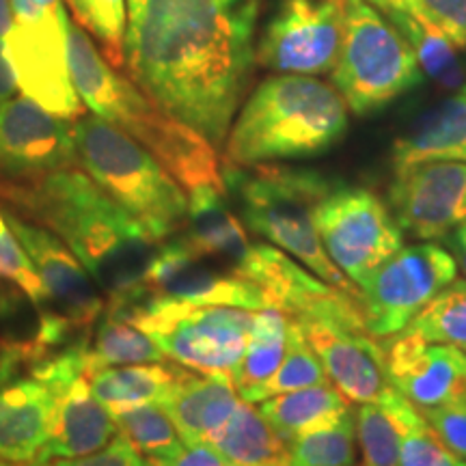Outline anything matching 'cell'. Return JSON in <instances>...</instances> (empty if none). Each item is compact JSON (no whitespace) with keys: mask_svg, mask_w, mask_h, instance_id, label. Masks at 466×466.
I'll list each match as a JSON object with an SVG mask.
<instances>
[{"mask_svg":"<svg viewBox=\"0 0 466 466\" xmlns=\"http://www.w3.org/2000/svg\"><path fill=\"white\" fill-rule=\"evenodd\" d=\"M55 404V387L28 371L17 350H9L0 370V460H37L48 441Z\"/></svg>","mask_w":466,"mask_h":466,"instance_id":"obj_19","label":"cell"},{"mask_svg":"<svg viewBox=\"0 0 466 466\" xmlns=\"http://www.w3.org/2000/svg\"><path fill=\"white\" fill-rule=\"evenodd\" d=\"M447 240H450V253L466 275V223L460 225L458 229H453L451 236H447Z\"/></svg>","mask_w":466,"mask_h":466,"instance_id":"obj_42","label":"cell"},{"mask_svg":"<svg viewBox=\"0 0 466 466\" xmlns=\"http://www.w3.org/2000/svg\"><path fill=\"white\" fill-rule=\"evenodd\" d=\"M124 67L158 106L223 149L255 66L259 0H126Z\"/></svg>","mask_w":466,"mask_h":466,"instance_id":"obj_1","label":"cell"},{"mask_svg":"<svg viewBox=\"0 0 466 466\" xmlns=\"http://www.w3.org/2000/svg\"><path fill=\"white\" fill-rule=\"evenodd\" d=\"M376 401L389 412L401 434L400 466H466V460L447 450L419 408L393 387L384 389Z\"/></svg>","mask_w":466,"mask_h":466,"instance_id":"obj_28","label":"cell"},{"mask_svg":"<svg viewBox=\"0 0 466 466\" xmlns=\"http://www.w3.org/2000/svg\"><path fill=\"white\" fill-rule=\"evenodd\" d=\"M121 311L158 343L173 363L199 374L231 376L247 352L255 313L238 307L190 305L151 294Z\"/></svg>","mask_w":466,"mask_h":466,"instance_id":"obj_8","label":"cell"},{"mask_svg":"<svg viewBox=\"0 0 466 466\" xmlns=\"http://www.w3.org/2000/svg\"><path fill=\"white\" fill-rule=\"evenodd\" d=\"M231 374H199L177 365L171 391L160 401L186 445L209 442L240 404Z\"/></svg>","mask_w":466,"mask_h":466,"instance_id":"obj_20","label":"cell"},{"mask_svg":"<svg viewBox=\"0 0 466 466\" xmlns=\"http://www.w3.org/2000/svg\"><path fill=\"white\" fill-rule=\"evenodd\" d=\"M0 199L55 233L86 268L106 305L130 309L149 296L145 270L158 242L78 167L5 186Z\"/></svg>","mask_w":466,"mask_h":466,"instance_id":"obj_2","label":"cell"},{"mask_svg":"<svg viewBox=\"0 0 466 466\" xmlns=\"http://www.w3.org/2000/svg\"><path fill=\"white\" fill-rule=\"evenodd\" d=\"M223 184L250 233L299 259L324 283L360 296L357 285L329 258L313 223L318 203L335 188V182L318 171L272 162L255 167L223 162Z\"/></svg>","mask_w":466,"mask_h":466,"instance_id":"obj_5","label":"cell"},{"mask_svg":"<svg viewBox=\"0 0 466 466\" xmlns=\"http://www.w3.org/2000/svg\"><path fill=\"white\" fill-rule=\"evenodd\" d=\"M404 330L425 341L466 350V281L456 279L441 289Z\"/></svg>","mask_w":466,"mask_h":466,"instance_id":"obj_30","label":"cell"},{"mask_svg":"<svg viewBox=\"0 0 466 466\" xmlns=\"http://www.w3.org/2000/svg\"><path fill=\"white\" fill-rule=\"evenodd\" d=\"M186 195L188 220L179 233H184L199 253L238 275L253 242L238 212H233L227 201L225 186H201Z\"/></svg>","mask_w":466,"mask_h":466,"instance_id":"obj_21","label":"cell"},{"mask_svg":"<svg viewBox=\"0 0 466 466\" xmlns=\"http://www.w3.org/2000/svg\"><path fill=\"white\" fill-rule=\"evenodd\" d=\"M322 363H319L318 354L309 346L305 335L299 329L294 319H289L288 329V346H285V357L275 371V376L268 380L259 393L255 395V401H264L272 395H281L289 391H299V389L318 387V384H329ZM253 401V404H255Z\"/></svg>","mask_w":466,"mask_h":466,"instance_id":"obj_33","label":"cell"},{"mask_svg":"<svg viewBox=\"0 0 466 466\" xmlns=\"http://www.w3.org/2000/svg\"><path fill=\"white\" fill-rule=\"evenodd\" d=\"M370 3H371V5H374V7H378V9H380V7H382V5H384V3H387V0H370Z\"/></svg>","mask_w":466,"mask_h":466,"instance_id":"obj_46","label":"cell"},{"mask_svg":"<svg viewBox=\"0 0 466 466\" xmlns=\"http://www.w3.org/2000/svg\"><path fill=\"white\" fill-rule=\"evenodd\" d=\"M354 423L363 466H400L401 434L378 401L359 404L354 410Z\"/></svg>","mask_w":466,"mask_h":466,"instance_id":"obj_35","label":"cell"},{"mask_svg":"<svg viewBox=\"0 0 466 466\" xmlns=\"http://www.w3.org/2000/svg\"><path fill=\"white\" fill-rule=\"evenodd\" d=\"M147 466H233L223 453L209 442H199V445H184L173 453L160 458H145Z\"/></svg>","mask_w":466,"mask_h":466,"instance_id":"obj_40","label":"cell"},{"mask_svg":"<svg viewBox=\"0 0 466 466\" xmlns=\"http://www.w3.org/2000/svg\"><path fill=\"white\" fill-rule=\"evenodd\" d=\"M458 279V264L436 242L401 247L359 283L374 337H391L404 330L430 300Z\"/></svg>","mask_w":466,"mask_h":466,"instance_id":"obj_12","label":"cell"},{"mask_svg":"<svg viewBox=\"0 0 466 466\" xmlns=\"http://www.w3.org/2000/svg\"><path fill=\"white\" fill-rule=\"evenodd\" d=\"M7 354H9V346H7V341L0 339V370H3L5 363H7Z\"/></svg>","mask_w":466,"mask_h":466,"instance_id":"obj_44","label":"cell"},{"mask_svg":"<svg viewBox=\"0 0 466 466\" xmlns=\"http://www.w3.org/2000/svg\"><path fill=\"white\" fill-rule=\"evenodd\" d=\"M346 5L348 0H281L255 46V63L277 74H330L346 33Z\"/></svg>","mask_w":466,"mask_h":466,"instance_id":"obj_13","label":"cell"},{"mask_svg":"<svg viewBox=\"0 0 466 466\" xmlns=\"http://www.w3.org/2000/svg\"><path fill=\"white\" fill-rule=\"evenodd\" d=\"M5 217L42 279L52 311L86 333L106 307L104 294L86 268L46 227L26 220L14 209H5Z\"/></svg>","mask_w":466,"mask_h":466,"instance_id":"obj_17","label":"cell"},{"mask_svg":"<svg viewBox=\"0 0 466 466\" xmlns=\"http://www.w3.org/2000/svg\"><path fill=\"white\" fill-rule=\"evenodd\" d=\"M177 363H138L121 367H102L86 374L91 391L110 412L141 404H160L171 391Z\"/></svg>","mask_w":466,"mask_h":466,"instance_id":"obj_26","label":"cell"},{"mask_svg":"<svg viewBox=\"0 0 466 466\" xmlns=\"http://www.w3.org/2000/svg\"><path fill=\"white\" fill-rule=\"evenodd\" d=\"M432 160L466 162V83L393 143V171Z\"/></svg>","mask_w":466,"mask_h":466,"instance_id":"obj_22","label":"cell"},{"mask_svg":"<svg viewBox=\"0 0 466 466\" xmlns=\"http://www.w3.org/2000/svg\"><path fill=\"white\" fill-rule=\"evenodd\" d=\"M419 412L436 436L445 442L447 450L466 460V395L462 400L447 401L441 406L419 408Z\"/></svg>","mask_w":466,"mask_h":466,"instance_id":"obj_38","label":"cell"},{"mask_svg":"<svg viewBox=\"0 0 466 466\" xmlns=\"http://www.w3.org/2000/svg\"><path fill=\"white\" fill-rule=\"evenodd\" d=\"M167 357L158 343L138 329L126 311L116 307H104L97 318L96 330L86 339L85 374L102 367H121L138 363H165Z\"/></svg>","mask_w":466,"mask_h":466,"instance_id":"obj_25","label":"cell"},{"mask_svg":"<svg viewBox=\"0 0 466 466\" xmlns=\"http://www.w3.org/2000/svg\"><path fill=\"white\" fill-rule=\"evenodd\" d=\"M119 434L143 458H160L184 445L182 436L162 404H141L113 412Z\"/></svg>","mask_w":466,"mask_h":466,"instance_id":"obj_32","label":"cell"},{"mask_svg":"<svg viewBox=\"0 0 466 466\" xmlns=\"http://www.w3.org/2000/svg\"><path fill=\"white\" fill-rule=\"evenodd\" d=\"M0 466H50V464L37 462V460H33V462H5V460H0Z\"/></svg>","mask_w":466,"mask_h":466,"instance_id":"obj_45","label":"cell"},{"mask_svg":"<svg viewBox=\"0 0 466 466\" xmlns=\"http://www.w3.org/2000/svg\"><path fill=\"white\" fill-rule=\"evenodd\" d=\"M233 466H289V442L275 432L250 401H240L223 428L209 439Z\"/></svg>","mask_w":466,"mask_h":466,"instance_id":"obj_24","label":"cell"},{"mask_svg":"<svg viewBox=\"0 0 466 466\" xmlns=\"http://www.w3.org/2000/svg\"><path fill=\"white\" fill-rule=\"evenodd\" d=\"M74 141L85 173L141 220L156 242L184 231L188 195L141 143L93 113L76 119Z\"/></svg>","mask_w":466,"mask_h":466,"instance_id":"obj_6","label":"cell"},{"mask_svg":"<svg viewBox=\"0 0 466 466\" xmlns=\"http://www.w3.org/2000/svg\"><path fill=\"white\" fill-rule=\"evenodd\" d=\"M50 466H147L145 458L132 447L126 436L116 434L106 447L96 453L72 460H55Z\"/></svg>","mask_w":466,"mask_h":466,"instance_id":"obj_39","label":"cell"},{"mask_svg":"<svg viewBox=\"0 0 466 466\" xmlns=\"http://www.w3.org/2000/svg\"><path fill=\"white\" fill-rule=\"evenodd\" d=\"M11 28V3L9 0H0V39L7 37Z\"/></svg>","mask_w":466,"mask_h":466,"instance_id":"obj_43","label":"cell"},{"mask_svg":"<svg viewBox=\"0 0 466 466\" xmlns=\"http://www.w3.org/2000/svg\"><path fill=\"white\" fill-rule=\"evenodd\" d=\"M384 9L415 14L445 35L458 50L466 48V0H387L380 11Z\"/></svg>","mask_w":466,"mask_h":466,"instance_id":"obj_37","label":"cell"},{"mask_svg":"<svg viewBox=\"0 0 466 466\" xmlns=\"http://www.w3.org/2000/svg\"><path fill=\"white\" fill-rule=\"evenodd\" d=\"M350 410V400L330 382L272 395L259 406L261 415L285 442H294L313 430L335 423Z\"/></svg>","mask_w":466,"mask_h":466,"instance_id":"obj_23","label":"cell"},{"mask_svg":"<svg viewBox=\"0 0 466 466\" xmlns=\"http://www.w3.org/2000/svg\"><path fill=\"white\" fill-rule=\"evenodd\" d=\"M464 352H466V350H464Z\"/></svg>","mask_w":466,"mask_h":466,"instance_id":"obj_47","label":"cell"},{"mask_svg":"<svg viewBox=\"0 0 466 466\" xmlns=\"http://www.w3.org/2000/svg\"><path fill=\"white\" fill-rule=\"evenodd\" d=\"M78 165L74 124L25 96L0 106V188L33 184Z\"/></svg>","mask_w":466,"mask_h":466,"instance_id":"obj_15","label":"cell"},{"mask_svg":"<svg viewBox=\"0 0 466 466\" xmlns=\"http://www.w3.org/2000/svg\"><path fill=\"white\" fill-rule=\"evenodd\" d=\"M348 130V104L316 76L279 74L250 93L227 134L225 162L238 167L309 158Z\"/></svg>","mask_w":466,"mask_h":466,"instance_id":"obj_4","label":"cell"},{"mask_svg":"<svg viewBox=\"0 0 466 466\" xmlns=\"http://www.w3.org/2000/svg\"><path fill=\"white\" fill-rule=\"evenodd\" d=\"M354 410L289 442V466H357Z\"/></svg>","mask_w":466,"mask_h":466,"instance_id":"obj_31","label":"cell"},{"mask_svg":"<svg viewBox=\"0 0 466 466\" xmlns=\"http://www.w3.org/2000/svg\"><path fill=\"white\" fill-rule=\"evenodd\" d=\"M67 33L69 17L63 7L14 14L5 52L22 96L72 121L83 115V102L69 74Z\"/></svg>","mask_w":466,"mask_h":466,"instance_id":"obj_11","label":"cell"},{"mask_svg":"<svg viewBox=\"0 0 466 466\" xmlns=\"http://www.w3.org/2000/svg\"><path fill=\"white\" fill-rule=\"evenodd\" d=\"M289 318L279 309H261L253 313L247 352L233 371V384L244 401L253 404L259 389L275 376L288 346Z\"/></svg>","mask_w":466,"mask_h":466,"instance_id":"obj_27","label":"cell"},{"mask_svg":"<svg viewBox=\"0 0 466 466\" xmlns=\"http://www.w3.org/2000/svg\"><path fill=\"white\" fill-rule=\"evenodd\" d=\"M389 203L408 236L445 240L466 223V162L432 160L395 171Z\"/></svg>","mask_w":466,"mask_h":466,"instance_id":"obj_16","label":"cell"},{"mask_svg":"<svg viewBox=\"0 0 466 466\" xmlns=\"http://www.w3.org/2000/svg\"><path fill=\"white\" fill-rule=\"evenodd\" d=\"M80 26L102 44L104 55L115 67L124 66V37L127 28L126 0H67Z\"/></svg>","mask_w":466,"mask_h":466,"instance_id":"obj_34","label":"cell"},{"mask_svg":"<svg viewBox=\"0 0 466 466\" xmlns=\"http://www.w3.org/2000/svg\"><path fill=\"white\" fill-rule=\"evenodd\" d=\"M0 279L20 289L33 302L39 316L42 313H55L52 311L48 291H46L42 279L35 270L25 247H22L14 229L9 227L3 209H0Z\"/></svg>","mask_w":466,"mask_h":466,"instance_id":"obj_36","label":"cell"},{"mask_svg":"<svg viewBox=\"0 0 466 466\" xmlns=\"http://www.w3.org/2000/svg\"><path fill=\"white\" fill-rule=\"evenodd\" d=\"M145 288L151 296L190 305H223L247 311L270 309L258 285L206 258L186 240L184 233L156 244L145 270Z\"/></svg>","mask_w":466,"mask_h":466,"instance_id":"obj_14","label":"cell"},{"mask_svg":"<svg viewBox=\"0 0 466 466\" xmlns=\"http://www.w3.org/2000/svg\"><path fill=\"white\" fill-rule=\"evenodd\" d=\"M15 86L17 85H15L14 72H11L7 52H5V39H0V106L14 97Z\"/></svg>","mask_w":466,"mask_h":466,"instance_id":"obj_41","label":"cell"},{"mask_svg":"<svg viewBox=\"0 0 466 466\" xmlns=\"http://www.w3.org/2000/svg\"><path fill=\"white\" fill-rule=\"evenodd\" d=\"M291 319V318H289ZM318 354L333 387L354 404H371L389 387L384 350L370 333L360 296L341 294L318 311L294 319Z\"/></svg>","mask_w":466,"mask_h":466,"instance_id":"obj_9","label":"cell"},{"mask_svg":"<svg viewBox=\"0 0 466 466\" xmlns=\"http://www.w3.org/2000/svg\"><path fill=\"white\" fill-rule=\"evenodd\" d=\"M384 15L398 26L406 42L412 46L419 58V66L428 76H432L436 83L442 86L460 89L464 83L462 67L458 63V48L432 25L421 20L415 14H408L404 9H384Z\"/></svg>","mask_w":466,"mask_h":466,"instance_id":"obj_29","label":"cell"},{"mask_svg":"<svg viewBox=\"0 0 466 466\" xmlns=\"http://www.w3.org/2000/svg\"><path fill=\"white\" fill-rule=\"evenodd\" d=\"M318 236L333 264L359 283L404 247V231L380 197L367 188L335 186L313 212Z\"/></svg>","mask_w":466,"mask_h":466,"instance_id":"obj_10","label":"cell"},{"mask_svg":"<svg viewBox=\"0 0 466 466\" xmlns=\"http://www.w3.org/2000/svg\"><path fill=\"white\" fill-rule=\"evenodd\" d=\"M348 110L376 113L421 85L423 69L398 26L370 0H348L346 33L330 72Z\"/></svg>","mask_w":466,"mask_h":466,"instance_id":"obj_7","label":"cell"},{"mask_svg":"<svg viewBox=\"0 0 466 466\" xmlns=\"http://www.w3.org/2000/svg\"><path fill=\"white\" fill-rule=\"evenodd\" d=\"M384 350L389 387L417 408H432L466 395V352L450 343H432L406 333L391 335Z\"/></svg>","mask_w":466,"mask_h":466,"instance_id":"obj_18","label":"cell"},{"mask_svg":"<svg viewBox=\"0 0 466 466\" xmlns=\"http://www.w3.org/2000/svg\"><path fill=\"white\" fill-rule=\"evenodd\" d=\"M69 74L80 102L93 115L141 143L186 192L201 186H225L217 147L199 132L175 119L132 80L104 61L85 28L69 17Z\"/></svg>","mask_w":466,"mask_h":466,"instance_id":"obj_3","label":"cell"}]
</instances>
